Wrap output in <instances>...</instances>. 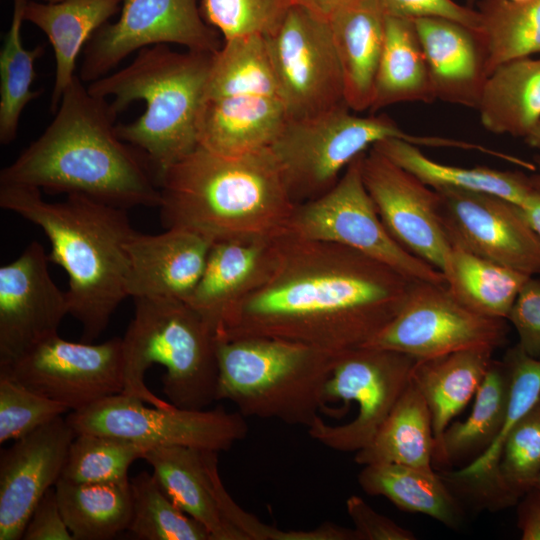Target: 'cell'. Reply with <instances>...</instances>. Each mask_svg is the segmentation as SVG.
Here are the masks:
<instances>
[{
  "label": "cell",
  "instance_id": "8fae6325",
  "mask_svg": "<svg viewBox=\"0 0 540 540\" xmlns=\"http://www.w3.org/2000/svg\"><path fill=\"white\" fill-rule=\"evenodd\" d=\"M417 358L395 350L362 346L337 354L325 385L324 399L355 402L358 412L343 425L321 417L308 429L322 445L357 452L375 437L412 379Z\"/></svg>",
  "mask_w": 540,
  "mask_h": 540
},
{
  "label": "cell",
  "instance_id": "f6af8a7d",
  "mask_svg": "<svg viewBox=\"0 0 540 540\" xmlns=\"http://www.w3.org/2000/svg\"><path fill=\"white\" fill-rule=\"evenodd\" d=\"M507 319L514 326L523 351L540 358V278L531 276L520 290Z\"/></svg>",
  "mask_w": 540,
  "mask_h": 540
},
{
  "label": "cell",
  "instance_id": "60d3db41",
  "mask_svg": "<svg viewBox=\"0 0 540 540\" xmlns=\"http://www.w3.org/2000/svg\"><path fill=\"white\" fill-rule=\"evenodd\" d=\"M132 514L127 530L142 540H211L206 528L186 514L153 474L130 480Z\"/></svg>",
  "mask_w": 540,
  "mask_h": 540
},
{
  "label": "cell",
  "instance_id": "7dc6e473",
  "mask_svg": "<svg viewBox=\"0 0 540 540\" xmlns=\"http://www.w3.org/2000/svg\"><path fill=\"white\" fill-rule=\"evenodd\" d=\"M358 540H414L413 532L399 526L390 518L379 514L361 497L352 495L346 500Z\"/></svg>",
  "mask_w": 540,
  "mask_h": 540
},
{
  "label": "cell",
  "instance_id": "cb8c5ba5",
  "mask_svg": "<svg viewBox=\"0 0 540 540\" xmlns=\"http://www.w3.org/2000/svg\"><path fill=\"white\" fill-rule=\"evenodd\" d=\"M283 103L273 97L240 95L204 99L198 146L224 156L268 148L287 121Z\"/></svg>",
  "mask_w": 540,
  "mask_h": 540
},
{
  "label": "cell",
  "instance_id": "f1b7e54d",
  "mask_svg": "<svg viewBox=\"0 0 540 540\" xmlns=\"http://www.w3.org/2000/svg\"><path fill=\"white\" fill-rule=\"evenodd\" d=\"M476 109L488 131L526 137L540 121V56L499 65L488 77Z\"/></svg>",
  "mask_w": 540,
  "mask_h": 540
},
{
  "label": "cell",
  "instance_id": "f546056e",
  "mask_svg": "<svg viewBox=\"0 0 540 540\" xmlns=\"http://www.w3.org/2000/svg\"><path fill=\"white\" fill-rule=\"evenodd\" d=\"M540 475V397L505 436L493 475L484 483L456 492L477 507L500 510L515 505Z\"/></svg>",
  "mask_w": 540,
  "mask_h": 540
},
{
  "label": "cell",
  "instance_id": "f907efd6",
  "mask_svg": "<svg viewBox=\"0 0 540 540\" xmlns=\"http://www.w3.org/2000/svg\"><path fill=\"white\" fill-rule=\"evenodd\" d=\"M353 1L355 0H292V5H299L329 21L333 15Z\"/></svg>",
  "mask_w": 540,
  "mask_h": 540
},
{
  "label": "cell",
  "instance_id": "5bb4252c",
  "mask_svg": "<svg viewBox=\"0 0 540 540\" xmlns=\"http://www.w3.org/2000/svg\"><path fill=\"white\" fill-rule=\"evenodd\" d=\"M201 0H122L120 17L105 23L83 50L79 77L92 82L106 76L135 51L158 44L215 53L220 33L202 16Z\"/></svg>",
  "mask_w": 540,
  "mask_h": 540
},
{
  "label": "cell",
  "instance_id": "3957f363",
  "mask_svg": "<svg viewBox=\"0 0 540 540\" xmlns=\"http://www.w3.org/2000/svg\"><path fill=\"white\" fill-rule=\"evenodd\" d=\"M159 188L163 227L212 243L280 236L296 207L270 147L224 156L198 146L160 175Z\"/></svg>",
  "mask_w": 540,
  "mask_h": 540
},
{
  "label": "cell",
  "instance_id": "9a60e30c",
  "mask_svg": "<svg viewBox=\"0 0 540 540\" xmlns=\"http://www.w3.org/2000/svg\"><path fill=\"white\" fill-rule=\"evenodd\" d=\"M5 375L34 392L81 410L123 392L122 338L99 344L53 335L0 366Z\"/></svg>",
  "mask_w": 540,
  "mask_h": 540
},
{
  "label": "cell",
  "instance_id": "ffe728a7",
  "mask_svg": "<svg viewBox=\"0 0 540 540\" xmlns=\"http://www.w3.org/2000/svg\"><path fill=\"white\" fill-rule=\"evenodd\" d=\"M76 433L61 416L0 453V540L22 539L43 495L60 479Z\"/></svg>",
  "mask_w": 540,
  "mask_h": 540
},
{
  "label": "cell",
  "instance_id": "816d5d0a",
  "mask_svg": "<svg viewBox=\"0 0 540 540\" xmlns=\"http://www.w3.org/2000/svg\"><path fill=\"white\" fill-rule=\"evenodd\" d=\"M521 208L528 223L540 238V192L536 191V194Z\"/></svg>",
  "mask_w": 540,
  "mask_h": 540
},
{
  "label": "cell",
  "instance_id": "c3c4849f",
  "mask_svg": "<svg viewBox=\"0 0 540 540\" xmlns=\"http://www.w3.org/2000/svg\"><path fill=\"white\" fill-rule=\"evenodd\" d=\"M24 540H74L62 516L55 486L35 506L22 535Z\"/></svg>",
  "mask_w": 540,
  "mask_h": 540
},
{
  "label": "cell",
  "instance_id": "f35d334b",
  "mask_svg": "<svg viewBox=\"0 0 540 540\" xmlns=\"http://www.w3.org/2000/svg\"><path fill=\"white\" fill-rule=\"evenodd\" d=\"M27 0H13L12 20L0 50V143H12L18 132L19 121L28 103L37 99L41 90H32L36 78L35 62L44 47H24L21 36Z\"/></svg>",
  "mask_w": 540,
  "mask_h": 540
},
{
  "label": "cell",
  "instance_id": "52a82bcc",
  "mask_svg": "<svg viewBox=\"0 0 540 540\" xmlns=\"http://www.w3.org/2000/svg\"><path fill=\"white\" fill-rule=\"evenodd\" d=\"M216 400L245 417L309 428L325 405L324 390L337 354L273 337H217Z\"/></svg>",
  "mask_w": 540,
  "mask_h": 540
},
{
  "label": "cell",
  "instance_id": "8992f818",
  "mask_svg": "<svg viewBox=\"0 0 540 540\" xmlns=\"http://www.w3.org/2000/svg\"><path fill=\"white\" fill-rule=\"evenodd\" d=\"M122 338L123 394L158 408L217 401V335L185 301L136 298Z\"/></svg>",
  "mask_w": 540,
  "mask_h": 540
},
{
  "label": "cell",
  "instance_id": "277c9868",
  "mask_svg": "<svg viewBox=\"0 0 540 540\" xmlns=\"http://www.w3.org/2000/svg\"><path fill=\"white\" fill-rule=\"evenodd\" d=\"M0 207L37 225L50 242L48 259L67 274L69 314L92 342L126 299L127 245L137 232L127 210L82 194L48 202L38 188L0 185Z\"/></svg>",
  "mask_w": 540,
  "mask_h": 540
},
{
  "label": "cell",
  "instance_id": "680465c9",
  "mask_svg": "<svg viewBox=\"0 0 540 540\" xmlns=\"http://www.w3.org/2000/svg\"><path fill=\"white\" fill-rule=\"evenodd\" d=\"M38 1H50V0H38Z\"/></svg>",
  "mask_w": 540,
  "mask_h": 540
},
{
  "label": "cell",
  "instance_id": "db71d44e",
  "mask_svg": "<svg viewBox=\"0 0 540 540\" xmlns=\"http://www.w3.org/2000/svg\"><path fill=\"white\" fill-rule=\"evenodd\" d=\"M533 173L529 175L530 182L533 188L540 192V154L534 156Z\"/></svg>",
  "mask_w": 540,
  "mask_h": 540
},
{
  "label": "cell",
  "instance_id": "e0dca14e",
  "mask_svg": "<svg viewBox=\"0 0 540 540\" xmlns=\"http://www.w3.org/2000/svg\"><path fill=\"white\" fill-rule=\"evenodd\" d=\"M362 175L392 238L441 271L451 244L441 222L438 192L374 147L363 155Z\"/></svg>",
  "mask_w": 540,
  "mask_h": 540
},
{
  "label": "cell",
  "instance_id": "d590c367",
  "mask_svg": "<svg viewBox=\"0 0 540 540\" xmlns=\"http://www.w3.org/2000/svg\"><path fill=\"white\" fill-rule=\"evenodd\" d=\"M509 393V370L503 360H493L476 391L470 415L446 428L437 466L479 456L492 445L503 428Z\"/></svg>",
  "mask_w": 540,
  "mask_h": 540
},
{
  "label": "cell",
  "instance_id": "4316f807",
  "mask_svg": "<svg viewBox=\"0 0 540 540\" xmlns=\"http://www.w3.org/2000/svg\"><path fill=\"white\" fill-rule=\"evenodd\" d=\"M493 352L489 347H475L417 360L412 381L431 414L435 439L433 464L439 462L446 428L475 396L493 361Z\"/></svg>",
  "mask_w": 540,
  "mask_h": 540
},
{
  "label": "cell",
  "instance_id": "2e32d148",
  "mask_svg": "<svg viewBox=\"0 0 540 540\" xmlns=\"http://www.w3.org/2000/svg\"><path fill=\"white\" fill-rule=\"evenodd\" d=\"M436 191L451 246L531 276L540 275V238L519 205L483 192Z\"/></svg>",
  "mask_w": 540,
  "mask_h": 540
},
{
  "label": "cell",
  "instance_id": "e575fe53",
  "mask_svg": "<svg viewBox=\"0 0 540 540\" xmlns=\"http://www.w3.org/2000/svg\"><path fill=\"white\" fill-rule=\"evenodd\" d=\"M55 490L74 540H107L127 530L132 514L130 480L77 483L60 478Z\"/></svg>",
  "mask_w": 540,
  "mask_h": 540
},
{
  "label": "cell",
  "instance_id": "1f68e13d",
  "mask_svg": "<svg viewBox=\"0 0 540 540\" xmlns=\"http://www.w3.org/2000/svg\"><path fill=\"white\" fill-rule=\"evenodd\" d=\"M434 452L431 414L411 379L372 441L356 452L355 462L361 465L394 463L434 471Z\"/></svg>",
  "mask_w": 540,
  "mask_h": 540
},
{
  "label": "cell",
  "instance_id": "d6986e66",
  "mask_svg": "<svg viewBox=\"0 0 540 540\" xmlns=\"http://www.w3.org/2000/svg\"><path fill=\"white\" fill-rule=\"evenodd\" d=\"M217 451L168 445L143 456L170 498L202 524L211 540H248L242 529L249 512L229 495L218 470Z\"/></svg>",
  "mask_w": 540,
  "mask_h": 540
},
{
  "label": "cell",
  "instance_id": "bcb514c9",
  "mask_svg": "<svg viewBox=\"0 0 540 540\" xmlns=\"http://www.w3.org/2000/svg\"><path fill=\"white\" fill-rule=\"evenodd\" d=\"M386 15L417 19L426 17L446 18L472 28L480 29L481 19L477 9L454 0H379Z\"/></svg>",
  "mask_w": 540,
  "mask_h": 540
},
{
  "label": "cell",
  "instance_id": "7a4b0ae2",
  "mask_svg": "<svg viewBox=\"0 0 540 540\" xmlns=\"http://www.w3.org/2000/svg\"><path fill=\"white\" fill-rule=\"evenodd\" d=\"M109 102L76 75L52 122L0 172V185L82 194L129 209L159 207L157 173L147 156L120 138Z\"/></svg>",
  "mask_w": 540,
  "mask_h": 540
},
{
  "label": "cell",
  "instance_id": "484cf974",
  "mask_svg": "<svg viewBox=\"0 0 540 540\" xmlns=\"http://www.w3.org/2000/svg\"><path fill=\"white\" fill-rule=\"evenodd\" d=\"M121 5L122 0H27L24 21L46 34L55 55V80L50 100L53 113L76 76L79 54Z\"/></svg>",
  "mask_w": 540,
  "mask_h": 540
},
{
  "label": "cell",
  "instance_id": "d6a6232c",
  "mask_svg": "<svg viewBox=\"0 0 540 540\" xmlns=\"http://www.w3.org/2000/svg\"><path fill=\"white\" fill-rule=\"evenodd\" d=\"M358 483L369 495L384 496L399 509L421 513L456 528L463 520L460 499L439 473L419 468L379 463L364 465Z\"/></svg>",
  "mask_w": 540,
  "mask_h": 540
},
{
  "label": "cell",
  "instance_id": "9f6ffc18",
  "mask_svg": "<svg viewBox=\"0 0 540 540\" xmlns=\"http://www.w3.org/2000/svg\"><path fill=\"white\" fill-rule=\"evenodd\" d=\"M481 0H466L469 5L478 4Z\"/></svg>",
  "mask_w": 540,
  "mask_h": 540
},
{
  "label": "cell",
  "instance_id": "8d00e7d4",
  "mask_svg": "<svg viewBox=\"0 0 540 540\" xmlns=\"http://www.w3.org/2000/svg\"><path fill=\"white\" fill-rule=\"evenodd\" d=\"M240 95L280 100L264 35L250 34L223 40L213 55L204 99Z\"/></svg>",
  "mask_w": 540,
  "mask_h": 540
},
{
  "label": "cell",
  "instance_id": "83f0119b",
  "mask_svg": "<svg viewBox=\"0 0 540 540\" xmlns=\"http://www.w3.org/2000/svg\"><path fill=\"white\" fill-rule=\"evenodd\" d=\"M435 100L414 20L386 15L384 43L369 110L375 113L398 103Z\"/></svg>",
  "mask_w": 540,
  "mask_h": 540
},
{
  "label": "cell",
  "instance_id": "d4e9b609",
  "mask_svg": "<svg viewBox=\"0 0 540 540\" xmlns=\"http://www.w3.org/2000/svg\"><path fill=\"white\" fill-rule=\"evenodd\" d=\"M385 21L379 0H355L328 21L342 70L345 103L352 111L370 109Z\"/></svg>",
  "mask_w": 540,
  "mask_h": 540
},
{
  "label": "cell",
  "instance_id": "11a10c76",
  "mask_svg": "<svg viewBox=\"0 0 540 540\" xmlns=\"http://www.w3.org/2000/svg\"><path fill=\"white\" fill-rule=\"evenodd\" d=\"M533 489H536L537 491L540 492V475H539V477H538V479H537V481H536L535 486H534Z\"/></svg>",
  "mask_w": 540,
  "mask_h": 540
},
{
  "label": "cell",
  "instance_id": "6f0895ef",
  "mask_svg": "<svg viewBox=\"0 0 540 540\" xmlns=\"http://www.w3.org/2000/svg\"><path fill=\"white\" fill-rule=\"evenodd\" d=\"M512 1H517V2H520V1H527V0H512Z\"/></svg>",
  "mask_w": 540,
  "mask_h": 540
},
{
  "label": "cell",
  "instance_id": "681fc988",
  "mask_svg": "<svg viewBox=\"0 0 540 540\" xmlns=\"http://www.w3.org/2000/svg\"><path fill=\"white\" fill-rule=\"evenodd\" d=\"M518 527L523 540H540V492L532 489L518 502Z\"/></svg>",
  "mask_w": 540,
  "mask_h": 540
},
{
  "label": "cell",
  "instance_id": "44dd1931",
  "mask_svg": "<svg viewBox=\"0 0 540 540\" xmlns=\"http://www.w3.org/2000/svg\"><path fill=\"white\" fill-rule=\"evenodd\" d=\"M212 244L182 228L154 235L136 232L127 245V296L186 301L203 274Z\"/></svg>",
  "mask_w": 540,
  "mask_h": 540
},
{
  "label": "cell",
  "instance_id": "7402d4cb",
  "mask_svg": "<svg viewBox=\"0 0 540 540\" xmlns=\"http://www.w3.org/2000/svg\"><path fill=\"white\" fill-rule=\"evenodd\" d=\"M436 100L476 109L490 75L480 29L446 18L413 19Z\"/></svg>",
  "mask_w": 540,
  "mask_h": 540
},
{
  "label": "cell",
  "instance_id": "836d02e7",
  "mask_svg": "<svg viewBox=\"0 0 540 540\" xmlns=\"http://www.w3.org/2000/svg\"><path fill=\"white\" fill-rule=\"evenodd\" d=\"M441 272L459 302L478 314L502 319H507L531 277L455 246H451Z\"/></svg>",
  "mask_w": 540,
  "mask_h": 540
},
{
  "label": "cell",
  "instance_id": "ab89813d",
  "mask_svg": "<svg viewBox=\"0 0 540 540\" xmlns=\"http://www.w3.org/2000/svg\"><path fill=\"white\" fill-rule=\"evenodd\" d=\"M477 5L490 74L505 62L540 55V0H481Z\"/></svg>",
  "mask_w": 540,
  "mask_h": 540
},
{
  "label": "cell",
  "instance_id": "ba28073f",
  "mask_svg": "<svg viewBox=\"0 0 540 540\" xmlns=\"http://www.w3.org/2000/svg\"><path fill=\"white\" fill-rule=\"evenodd\" d=\"M342 104L320 114L287 119L272 150L293 203L326 193L347 166L377 142L398 138L416 146L458 148L459 140L415 136L386 114L358 116Z\"/></svg>",
  "mask_w": 540,
  "mask_h": 540
},
{
  "label": "cell",
  "instance_id": "603a6c76",
  "mask_svg": "<svg viewBox=\"0 0 540 540\" xmlns=\"http://www.w3.org/2000/svg\"><path fill=\"white\" fill-rule=\"evenodd\" d=\"M277 238L212 244L203 274L185 302L216 335L235 305L260 286L273 271L278 255Z\"/></svg>",
  "mask_w": 540,
  "mask_h": 540
},
{
  "label": "cell",
  "instance_id": "b9f144b4",
  "mask_svg": "<svg viewBox=\"0 0 540 540\" xmlns=\"http://www.w3.org/2000/svg\"><path fill=\"white\" fill-rule=\"evenodd\" d=\"M149 449L119 437L76 434L60 478L77 483L128 481L129 467Z\"/></svg>",
  "mask_w": 540,
  "mask_h": 540
},
{
  "label": "cell",
  "instance_id": "4dcf8cb0",
  "mask_svg": "<svg viewBox=\"0 0 540 540\" xmlns=\"http://www.w3.org/2000/svg\"><path fill=\"white\" fill-rule=\"evenodd\" d=\"M373 147L435 190L456 188L483 192L504 198L520 207L536 193L529 175L519 171L443 164L426 156L418 146L398 138L379 141Z\"/></svg>",
  "mask_w": 540,
  "mask_h": 540
},
{
  "label": "cell",
  "instance_id": "4fadbf2b",
  "mask_svg": "<svg viewBox=\"0 0 540 540\" xmlns=\"http://www.w3.org/2000/svg\"><path fill=\"white\" fill-rule=\"evenodd\" d=\"M507 333L506 319L470 310L445 283L414 280L397 315L365 346L425 359L475 347L495 350Z\"/></svg>",
  "mask_w": 540,
  "mask_h": 540
},
{
  "label": "cell",
  "instance_id": "5b68a950",
  "mask_svg": "<svg viewBox=\"0 0 540 540\" xmlns=\"http://www.w3.org/2000/svg\"><path fill=\"white\" fill-rule=\"evenodd\" d=\"M214 53L177 52L167 44L142 48L126 67L92 81L88 91L109 102L117 116L137 100L145 111L117 124L118 135L141 150L158 182L170 166L198 147L197 129Z\"/></svg>",
  "mask_w": 540,
  "mask_h": 540
},
{
  "label": "cell",
  "instance_id": "9c48e42d",
  "mask_svg": "<svg viewBox=\"0 0 540 540\" xmlns=\"http://www.w3.org/2000/svg\"><path fill=\"white\" fill-rule=\"evenodd\" d=\"M363 155L347 166L326 193L296 205L286 233L350 247L410 280L445 283L439 269L409 253L387 231L364 184Z\"/></svg>",
  "mask_w": 540,
  "mask_h": 540
},
{
  "label": "cell",
  "instance_id": "ac0fdd59",
  "mask_svg": "<svg viewBox=\"0 0 540 540\" xmlns=\"http://www.w3.org/2000/svg\"><path fill=\"white\" fill-rule=\"evenodd\" d=\"M49 262L42 244L32 241L0 267V366L58 334L69 314L66 291L53 281Z\"/></svg>",
  "mask_w": 540,
  "mask_h": 540
},
{
  "label": "cell",
  "instance_id": "7c38bea8",
  "mask_svg": "<svg viewBox=\"0 0 540 540\" xmlns=\"http://www.w3.org/2000/svg\"><path fill=\"white\" fill-rule=\"evenodd\" d=\"M265 38L288 119L308 118L346 104L328 21L293 4Z\"/></svg>",
  "mask_w": 540,
  "mask_h": 540
},
{
  "label": "cell",
  "instance_id": "7bdbcfd3",
  "mask_svg": "<svg viewBox=\"0 0 540 540\" xmlns=\"http://www.w3.org/2000/svg\"><path fill=\"white\" fill-rule=\"evenodd\" d=\"M292 0H201L205 21L223 40L237 36L271 34L281 23Z\"/></svg>",
  "mask_w": 540,
  "mask_h": 540
},
{
  "label": "cell",
  "instance_id": "74e56055",
  "mask_svg": "<svg viewBox=\"0 0 540 540\" xmlns=\"http://www.w3.org/2000/svg\"><path fill=\"white\" fill-rule=\"evenodd\" d=\"M503 361L510 374V393L503 428L492 445L470 464L457 471L439 473L452 490L482 484L493 475L505 436L540 397V358L529 356L516 344L507 350Z\"/></svg>",
  "mask_w": 540,
  "mask_h": 540
},
{
  "label": "cell",
  "instance_id": "30bf717a",
  "mask_svg": "<svg viewBox=\"0 0 540 540\" xmlns=\"http://www.w3.org/2000/svg\"><path fill=\"white\" fill-rule=\"evenodd\" d=\"M142 400L123 393L111 395L77 411L66 421L76 434L94 433L133 441L148 448L188 446L228 451L248 434L239 411L147 407Z\"/></svg>",
  "mask_w": 540,
  "mask_h": 540
},
{
  "label": "cell",
  "instance_id": "ee69618b",
  "mask_svg": "<svg viewBox=\"0 0 540 540\" xmlns=\"http://www.w3.org/2000/svg\"><path fill=\"white\" fill-rule=\"evenodd\" d=\"M69 409L0 375V443L22 438Z\"/></svg>",
  "mask_w": 540,
  "mask_h": 540
},
{
  "label": "cell",
  "instance_id": "f5cc1de1",
  "mask_svg": "<svg viewBox=\"0 0 540 540\" xmlns=\"http://www.w3.org/2000/svg\"><path fill=\"white\" fill-rule=\"evenodd\" d=\"M524 141L530 147L540 151V121L529 132V134L526 137H524Z\"/></svg>",
  "mask_w": 540,
  "mask_h": 540
},
{
  "label": "cell",
  "instance_id": "6da1fadb",
  "mask_svg": "<svg viewBox=\"0 0 540 540\" xmlns=\"http://www.w3.org/2000/svg\"><path fill=\"white\" fill-rule=\"evenodd\" d=\"M268 278L217 337L263 336L340 354L367 345L399 312L412 281L350 247L283 233Z\"/></svg>",
  "mask_w": 540,
  "mask_h": 540
}]
</instances>
